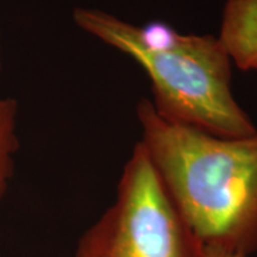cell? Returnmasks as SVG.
Returning <instances> with one entry per match:
<instances>
[{"mask_svg":"<svg viewBox=\"0 0 257 257\" xmlns=\"http://www.w3.org/2000/svg\"><path fill=\"white\" fill-rule=\"evenodd\" d=\"M136 113L140 142L199 239L245 257L257 252V131L216 136L160 117L149 99Z\"/></svg>","mask_w":257,"mask_h":257,"instance_id":"1","label":"cell"},{"mask_svg":"<svg viewBox=\"0 0 257 257\" xmlns=\"http://www.w3.org/2000/svg\"><path fill=\"white\" fill-rule=\"evenodd\" d=\"M75 257H205L138 142L125 163L115 200L79 239Z\"/></svg>","mask_w":257,"mask_h":257,"instance_id":"3","label":"cell"},{"mask_svg":"<svg viewBox=\"0 0 257 257\" xmlns=\"http://www.w3.org/2000/svg\"><path fill=\"white\" fill-rule=\"evenodd\" d=\"M205 257H245L217 245H205Z\"/></svg>","mask_w":257,"mask_h":257,"instance_id":"6","label":"cell"},{"mask_svg":"<svg viewBox=\"0 0 257 257\" xmlns=\"http://www.w3.org/2000/svg\"><path fill=\"white\" fill-rule=\"evenodd\" d=\"M218 38L237 68L257 72V0H226Z\"/></svg>","mask_w":257,"mask_h":257,"instance_id":"4","label":"cell"},{"mask_svg":"<svg viewBox=\"0 0 257 257\" xmlns=\"http://www.w3.org/2000/svg\"><path fill=\"white\" fill-rule=\"evenodd\" d=\"M73 21L142 67L160 117L220 137L257 131L234 98L232 62L218 36L181 34L160 21L140 27L93 8H75Z\"/></svg>","mask_w":257,"mask_h":257,"instance_id":"2","label":"cell"},{"mask_svg":"<svg viewBox=\"0 0 257 257\" xmlns=\"http://www.w3.org/2000/svg\"><path fill=\"white\" fill-rule=\"evenodd\" d=\"M17 115V100L0 96V202L14 174L15 156L19 148Z\"/></svg>","mask_w":257,"mask_h":257,"instance_id":"5","label":"cell"},{"mask_svg":"<svg viewBox=\"0 0 257 257\" xmlns=\"http://www.w3.org/2000/svg\"><path fill=\"white\" fill-rule=\"evenodd\" d=\"M3 72V50H2V35H0V76Z\"/></svg>","mask_w":257,"mask_h":257,"instance_id":"7","label":"cell"}]
</instances>
